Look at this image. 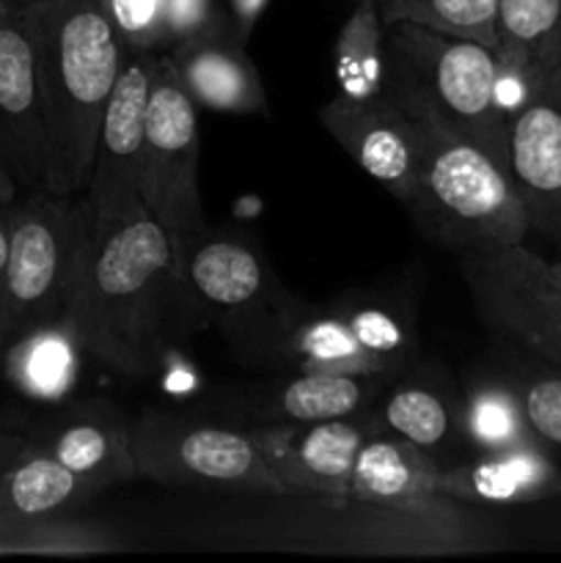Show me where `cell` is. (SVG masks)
Instances as JSON below:
<instances>
[{"instance_id":"obj_1","label":"cell","mask_w":561,"mask_h":563,"mask_svg":"<svg viewBox=\"0 0 561 563\" xmlns=\"http://www.w3.org/2000/svg\"><path fill=\"white\" fill-rule=\"evenodd\" d=\"M193 317L174 236L143 201L113 220H94L61 317L86 357L121 377H148Z\"/></svg>"},{"instance_id":"obj_2","label":"cell","mask_w":561,"mask_h":563,"mask_svg":"<svg viewBox=\"0 0 561 563\" xmlns=\"http://www.w3.org/2000/svg\"><path fill=\"white\" fill-rule=\"evenodd\" d=\"M14 14L31 38L55 192H86L105 104L130 49L97 0H22Z\"/></svg>"},{"instance_id":"obj_3","label":"cell","mask_w":561,"mask_h":563,"mask_svg":"<svg viewBox=\"0 0 561 563\" xmlns=\"http://www.w3.org/2000/svg\"><path fill=\"white\" fill-rule=\"evenodd\" d=\"M498 55L473 38L413 22L385 25L383 91L407 115L471 137L509 170V115L498 99Z\"/></svg>"},{"instance_id":"obj_4","label":"cell","mask_w":561,"mask_h":563,"mask_svg":"<svg viewBox=\"0 0 561 563\" xmlns=\"http://www.w3.org/2000/svg\"><path fill=\"white\" fill-rule=\"evenodd\" d=\"M418 137V198L407 212L454 253L522 245L528 229L512 174L482 146L432 119L410 115Z\"/></svg>"},{"instance_id":"obj_5","label":"cell","mask_w":561,"mask_h":563,"mask_svg":"<svg viewBox=\"0 0 561 563\" xmlns=\"http://www.w3.org/2000/svg\"><path fill=\"white\" fill-rule=\"evenodd\" d=\"M94 220L86 192L33 190L11 203L0 357L22 333L64 317Z\"/></svg>"},{"instance_id":"obj_6","label":"cell","mask_w":561,"mask_h":563,"mask_svg":"<svg viewBox=\"0 0 561 563\" xmlns=\"http://www.w3.org/2000/svg\"><path fill=\"white\" fill-rule=\"evenodd\" d=\"M130 443L141 478L295 498L256 434L146 410L130 423Z\"/></svg>"},{"instance_id":"obj_7","label":"cell","mask_w":561,"mask_h":563,"mask_svg":"<svg viewBox=\"0 0 561 563\" xmlns=\"http://www.w3.org/2000/svg\"><path fill=\"white\" fill-rule=\"evenodd\" d=\"M176 251L198 317L218 322L234 346L251 341L258 355H275L295 302L280 300L262 253L237 236H218L209 229L176 242Z\"/></svg>"},{"instance_id":"obj_8","label":"cell","mask_w":561,"mask_h":563,"mask_svg":"<svg viewBox=\"0 0 561 563\" xmlns=\"http://www.w3.org/2000/svg\"><path fill=\"white\" fill-rule=\"evenodd\" d=\"M198 104L182 86L168 53H157L138 196L174 242H187L207 231L198 185Z\"/></svg>"},{"instance_id":"obj_9","label":"cell","mask_w":561,"mask_h":563,"mask_svg":"<svg viewBox=\"0 0 561 563\" xmlns=\"http://www.w3.org/2000/svg\"><path fill=\"white\" fill-rule=\"evenodd\" d=\"M457 269L484 328L561 372V291L548 258L512 245L457 253Z\"/></svg>"},{"instance_id":"obj_10","label":"cell","mask_w":561,"mask_h":563,"mask_svg":"<svg viewBox=\"0 0 561 563\" xmlns=\"http://www.w3.org/2000/svg\"><path fill=\"white\" fill-rule=\"evenodd\" d=\"M413 352L405 313L377 300H346L328 308L295 306L275 357L297 372L388 377Z\"/></svg>"},{"instance_id":"obj_11","label":"cell","mask_w":561,"mask_h":563,"mask_svg":"<svg viewBox=\"0 0 561 563\" xmlns=\"http://www.w3.org/2000/svg\"><path fill=\"white\" fill-rule=\"evenodd\" d=\"M154 58L157 53H127L119 80L105 104L91 179L86 187L97 220H113L141 203L138 176H141L143 137H146Z\"/></svg>"},{"instance_id":"obj_12","label":"cell","mask_w":561,"mask_h":563,"mask_svg":"<svg viewBox=\"0 0 561 563\" xmlns=\"http://www.w3.org/2000/svg\"><path fill=\"white\" fill-rule=\"evenodd\" d=\"M0 163L22 192L55 190V157L33 49L14 11H0Z\"/></svg>"},{"instance_id":"obj_13","label":"cell","mask_w":561,"mask_h":563,"mask_svg":"<svg viewBox=\"0 0 561 563\" xmlns=\"http://www.w3.org/2000/svg\"><path fill=\"white\" fill-rule=\"evenodd\" d=\"M324 132L407 209L418 198V137L410 115L388 97L336 93L319 110Z\"/></svg>"},{"instance_id":"obj_14","label":"cell","mask_w":561,"mask_h":563,"mask_svg":"<svg viewBox=\"0 0 561 563\" xmlns=\"http://www.w3.org/2000/svg\"><path fill=\"white\" fill-rule=\"evenodd\" d=\"M509 174L531 234L561 251V110L544 77L509 115Z\"/></svg>"},{"instance_id":"obj_15","label":"cell","mask_w":561,"mask_h":563,"mask_svg":"<svg viewBox=\"0 0 561 563\" xmlns=\"http://www.w3.org/2000/svg\"><path fill=\"white\" fill-rule=\"evenodd\" d=\"M366 423L333 418L314 423H280L256 432L270 465L295 498L350 504V478L361 445L369 440Z\"/></svg>"},{"instance_id":"obj_16","label":"cell","mask_w":561,"mask_h":563,"mask_svg":"<svg viewBox=\"0 0 561 563\" xmlns=\"http://www.w3.org/2000/svg\"><path fill=\"white\" fill-rule=\"evenodd\" d=\"M168 58L198 108L240 115L267 113L262 77L231 20L179 42L168 49Z\"/></svg>"},{"instance_id":"obj_17","label":"cell","mask_w":561,"mask_h":563,"mask_svg":"<svg viewBox=\"0 0 561 563\" xmlns=\"http://www.w3.org/2000/svg\"><path fill=\"white\" fill-rule=\"evenodd\" d=\"M440 465L429 451L396 434H369L350 478V504L399 515H429L446 504L438 495Z\"/></svg>"},{"instance_id":"obj_18","label":"cell","mask_w":561,"mask_h":563,"mask_svg":"<svg viewBox=\"0 0 561 563\" xmlns=\"http://www.w3.org/2000/svg\"><path fill=\"white\" fill-rule=\"evenodd\" d=\"M438 495L457 504L526 506L561 500V465L542 445L482 454L460 467H440Z\"/></svg>"},{"instance_id":"obj_19","label":"cell","mask_w":561,"mask_h":563,"mask_svg":"<svg viewBox=\"0 0 561 563\" xmlns=\"http://www.w3.org/2000/svg\"><path fill=\"white\" fill-rule=\"evenodd\" d=\"M498 99L517 110L531 82L561 69V0H498Z\"/></svg>"},{"instance_id":"obj_20","label":"cell","mask_w":561,"mask_h":563,"mask_svg":"<svg viewBox=\"0 0 561 563\" xmlns=\"http://www.w3.org/2000/svg\"><path fill=\"white\" fill-rule=\"evenodd\" d=\"M28 438L61 465L102 489L138 478L130 423L108 410H77Z\"/></svg>"},{"instance_id":"obj_21","label":"cell","mask_w":561,"mask_h":563,"mask_svg":"<svg viewBox=\"0 0 561 563\" xmlns=\"http://www.w3.org/2000/svg\"><path fill=\"white\" fill-rule=\"evenodd\" d=\"M99 493L102 487L61 465L31 438L0 456V522L64 517Z\"/></svg>"},{"instance_id":"obj_22","label":"cell","mask_w":561,"mask_h":563,"mask_svg":"<svg viewBox=\"0 0 561 563\" xmlns=\"http://www.w3.org/2000/svg\"><path fill=\"white\" fill-rule=\"evenodd\" d=\"M82 357L86 352L80 341L69 324L58 319L11 341L0 357V372L28 399L58 401L75 390Z\"/></svg>"},{"instance_id":"obj_23","label":"cell","mask_w":561,"mask_h":563,"mask_svg":"<svg viewBox=\"0 0 561 563\" xmlns=\"http://www.w3.org/2000/svg\"><path fill=\"white\" fill-rule=\"evenodd\" d=\"M385 388V377L363 374L297 372L295 379L273 390L264 416L280 423H314L358 416Z\"/></svg>"},{"instance_id":"obj_24","label":"cell","mask_w":561,"mask_h":563,"mask_svg":"<svg viewBox=\"0 0 561 563\" xmlns=\"http://www.w3.org/2000/svg\"><path fill=\"white\" fill-rule=\"evenodd\" d=\"M336 77L339 93L372 99L383 93L385 80V22L377 0H355L336 36Z\"/></svg>"},{"instance_id":"obj_25","label":"cell","mask_w":561,"mask_h":563,"mask_svg":"<svg viewBox=\"0 0 561 563\" xmlns=\"http://www.w3.org/2000/svg\"><path fill=\"white\" fill-rule=\"evenodd\" d=\"M462 438L479 454H498V451L539 445L531 434L522 412L520 396L512 379H482L468 390L462 407Z\"/></svg>"},{"instance_id":"obj_26","label":"cell","mask_w":561,"mask_h":563,"mask_svg":"<svg viewBox=\"0 0 561 563\" xmlns=\"http://www.w3.org/2000/svg\"><path fill=\"white\" fill-rule=\"evenodd\" d=\"M380 421L396 438L410 440L429 454H440L457 438H462V412L451 410L449 401L435 388L402 385L385 399Z\"/></svg>"},{"instance_id":"obj_27","label":"cell","mask_w":561,"mask_h":563,"mask_svg":"<svg viewBox=\"0 0 561 563\" xmlns=\"http://www.w3.org/2000/svg\"><path fill=\"white\" fill-rule=\"evenodd\" d=\"M385 25L413 22L498 49V0H377Z\"/></svg>"},{"instance_id":"obj_28","label":"cell","mask_w":561,"mask_h":563,"mask_svg":"<svg viewBox=\"0 0 561 563\" xmlns=\"http://www.w3.org/2000/svg\"><path fill=\"white\" fill-rule=\"evenodd\" d=\"M119 548L108 528L64 517L0 522V555H91Z\"/></svg>"},{"instance_id":"obj_29","label":"cell","mask_w":561,"mask_h":563,"mask_svg":"<svg viewBox=\"0 0 561 563\" xmlns=\"http://www.w3.org/2000/svg\"><path fill=\"white\" fill-rule=\"evenodd\" d=\"M515 377L522 412L537 443L561 465V372L548 366Z\"/></svg>"},{"instance_id":"obj_30","label":"cell","mask_w":561,"mask_h":563,"mask_svg":"<svg viewBox=\"0 0 561 563\" xmlns=\"http://www.w3.org/2000/svg\"><path fill=\"white\" fill-rule=\"evenodd\" d=\"M130 53H168V0H97Z\"/></svg>"},{"instance_id":"obj_31","label":"cell","mask_w":561,"mask_h":563,"mask_svg":"<svg viewBox=\"0 0 561 563\" xmlns=\"http://www.w3.org/2000/svg\"><path fill=\"white\" fill-rule=\"evenodd\" d=\"M223 22H229V14H223L220 0H168L170 47Z\"/></svg>"},{"instance_id":"obj_32","label":"cell","mask_w":561,"mask_h":563,"mask_svg":"<svg viewBox=\"0 0 561 563\" xmlns=\"http://www.w3.org/2000/svg\"><path fill=\"white\" fill-rule=\"evenodd\" d=\"M229 5V20L234 25V31L240 33V38L251 36V31L256 27L258 16L267 9V0H226Z\"/></svg>"},{"instance_id":"obj_33","label":"cell","mask_w":561,"mask_h":563,"mask_svg":"<svg viewBox=\"0 0 561 563\" xmlns=\"http://www.w3.org/2000/svg\"><path fill=\"white\" fill-rule=\"evenodd\" d=\"M9 245H11V207H0V328H3L6 275H9Z\"/></svg>"},{"instance_id":"obj_34","label":"cell","mask_w":561,"mask_h":563,"mask_svg":"<svg viewBox=\"0 0 561 563\" xmlns=\"http://www.w3.org/2000/svg\"><path fill=\"white\" fill-rule=\"evenodd\" d=\"M20 196H22V187L16 185V179L9 174V168L0 163V207H11Z\"/></svg>"},{"instance_id":"obj_35","label":"cell","mask_w":561,"mask_h":563,"mask_svg":"<svg viewBox=\"0 0 561 563\" xmlns=\"http://www.w3.org/2000/svg\"><path fill=\"white\" fill-rule=\"evenodd\" d=\"M25 438H28V434L14 432V429H11L9 423H6L3 418H0V456H6V454H9V451L20 449V445L25 443Z\"/></svg>"},{"instance_id":"obj_36","label":"cell","mask_w":561,"mask_h":563,"mask_svg":"<svg viewBox=\"0 0 561 563\" xmlns=\"http://www.w3.org/2000/svg\"><path fill=\"white\" fill-rule=\"evenodd\" d=\"M544 80H548L550 88H553L556 104H559V110H561V69L553 71V75H544Z\"/></svg>"},{"instance_id":"obj_37","label":"cell","mask_w":561,"mask_h":563,"mask_svg":"<svg viewBox=\"0 0 561 563\" xmlns=\"http://www.w3.org/2000/svg\"><path fill=\"white\" fill-rule=\"evenodd\" d=\"M548 275L553 278L556 289L561 291V258H559V262H548Z\"/></svg>"},{"instance_id":"obj_38","label":"cell","mask_w":561,"mask_h":563,"mask_svg":"<svg viewBox=\"0 0 561 563\" xmlns=\"http://www.w3.org/2000/svg\"><path fill=\"white\" fill-rule=\"evenodd\" d=\"M22 0H0V11H14Z\"/></svg>"}]
</instances>
